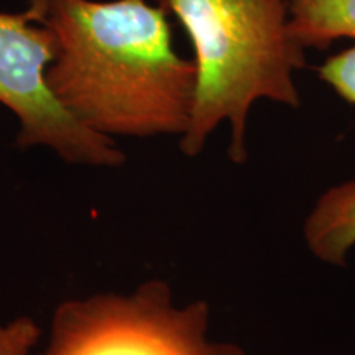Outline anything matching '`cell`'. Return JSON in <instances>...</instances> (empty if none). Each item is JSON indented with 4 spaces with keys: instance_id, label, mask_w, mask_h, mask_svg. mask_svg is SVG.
<instances>
[{
    "instance_id": "cell-1",
    "label": "cell",
    "mask_w": 355,
    "mask_h": 355,
    "mask_svg": "<svg viewBox=\"0 0 355 355\" xmlns=\"http://www.w3.org/2000/svg\"><path fill=\"white\" fill-rule=\"evenodd\" d=\"M56 56L46 81L63 107L102 135H183L196 91L193 61L178 55L168 13L146 0H30Z\"/></svg>"
},
{
    "instance_id": "cell-2",
    "label": "cell",
    "mask_w": 355,
    "mask_h": 355,
    "mask_svg": "<svg viewBox=\"0 0 355 355\" xmlns=\"http://www.w3.org/2000/svg\"><path fill=\"white\" fill-rule=\"evenodd\" d=\"M175 15L194 50L193 112L180 139L196 157L222 122L230 123L229 155L247 159L245 132L252 105L266 99L300 107L295 74L306 66V48L290 30L288 0H157Z\"/></svg>"
},
{
    "instance_id": "cell-3",
    "label": "cell",
    "mask_w": 355,
    "mask_h": 355,
    "mask_svg": "<svg viewBox=\"0 0 355 355\" xmlns=\"http://www.w3.org/2000/svg\"><path fill=\"white\" fill-rule=\"evenodd\" d=\"M209 306H178L170 285L148 279L130 295L99 293L58 306L40 355H247L207 337Z\"/></svg>"
},
{
    "instance_id": "cell-4",
    "label": "cell",
    "mask_w": 355,
    "mask_h": 355,
    "mask_svg": "<svg viewBox=\"0 0 355 355\" xmlns=\"http://www.w3.org/2000/svg\"><path fill=\"white\" fill-rule=\"evenodd\" d=\"M55 37L28 12H0V104L20 122V148L46 146L74 165L114 168L125 162L115 141L74 119L46 81Z\"/></svg>"
},
{
    "instance_id": "cell-5",
    "label": "cell",
    "mask_w": 355,
    "mask_h": 355,
    "mask_svg": "<svg viewBox=\"0 0 355 355\" xmlns=\"http://www.w3.org/2000/svg\"><path fill=\"white\" fill-rule=\"evenodd\" d=\"M308 245L318 259L344 263L355 245V181L327 189L304 224Z\"/></svg>"
},
{
    "instance_id": "cell-6",
    "label": "cell",
    "mask_w": 355,
    "mask_h": 355,
    "mask_svg": "<svg viewBox=\"0 0 355 355\" xmlns=\"http://www.w3.org/2000/svg\"><path fill=\"white\" fill-rule=\"evenodd\" d=\"M288 13L293 37L306 50L355 40V0H288Z\"/></svg>"
},
{
    "instance_id": "cell-7",
    "label": "cell",
    "mask_w": 355,
    "mask_h": 355,
    "mask_svg": "<svg viewBox=\"0 0 355 355\" xmlns=\"http://www.w3.org/2000/svg\"><path fill=\"white\" fill-rule=\"evenodd\" d=\"M318 74L343 99L355 105V44L327 58L318 68Z\"/></svg>"
},
{
    "instance_id": "cell-8",
    "label": "cell",
    "mask_w": 355,
    "mask_h": 355,
    "mask_svg": "<svg viewBox=\"0 0 355 355\" xmlns=\"http://www.w3.org/2000/svg\"><path fill=\"white\" fill-rule=\"evenodd\" d=\"M40 327L32 318L0 322V355H30L40 339Z\"/></svg>"
}]
</instances>
